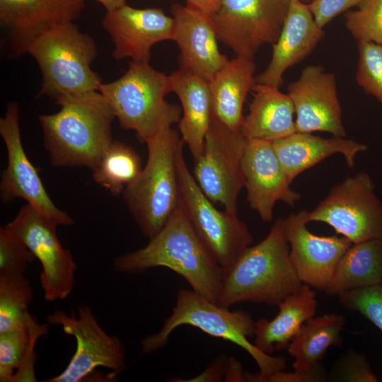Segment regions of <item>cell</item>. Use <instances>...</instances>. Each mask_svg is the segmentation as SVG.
<instances>
[{"instance_id":"5b68a950","label":"cell","mask_w":382,"mask_h":382,"mask_svg":"<svg viewBox=\"0 0 382 382\" xmlns=\"http://www.w3.org/2000/svg\"><path fill=\"white\" fill-rule=\"evenodd\" d=\"M185 325L244 349L257 363L260 375L271 374L285 368L284 357L262 352L248 340L249 337L254 335L255 328L250 313L241 310L230 311L192 289L179 290L172 314L164 321L160 331L141 340L140 355L151 354L166 346L171 333Z\"/></svg>"},{"instance_id":"f546056e","label":"cell","mask_w":382,"mask_h":382,"mask_svg":"<svg viewBox=\"0 0 382 382\" xmlns=\"http://www.w3.org/2000/svg\"><path fill=\"white\" fill-rule=\"evenodd\" d=\"M141 163L132 147L112 141L93 170V180L113 196H118L137 178L142 170Z\"/></svg>"},{"instance_id":"ab89813d","label":"cell","mask_w":382,"mask_h":382,"mask_svg":"<svg viewBox=\"0 0 382 382\" xmlns=\"http://www.w3.org/2000/svg\"><path fill=\"white\" fill-rule=\"evenodd\" d=\"M187 5L192 6L206 15L211 16L216 10L220 0H185Z\"/></svg>"},{"instance_id":"8d00e7d4","label":"cell","mask_w":382,"mask_h":382,"mask_svg":"<svg viewBox=\"0 0 382 382\" xmlns=\"http://www.w3.org/2000/svg\"><path fill=\"white\" fill-rule=\"evenodd\" d=\"M364 0H313L308 4L317 25L323 28L340 13L359 6Z\"/></svg>"},{"instance_id":"5bb4252c","label":"cell","mask_w":382,"mask_h":382,"mask_svg":"<svg viewBox=\"0 0 382 382\" xmlns=\"http://www.w3.org/2000/svg\"><path fill=\"white\" fill-rule=\"evenodd\" d=\"M0 134L5 143L8 158L0 182L2 202L10 203L16 198H22L54 226L74 224V219L57 208L50 199L36 168L25 154L21 141L17 103L7 105L4 117L0 119Z\"/></svg>"},{"instance_id":"9c48e42d","label":"cell","mask_w":382,"mask_h":382,"mask_svg":"<svg viewBox=\"0 0 382 382\" xmlns=\"http://www.w3.org/2000/svg\"><path fill=\"white\" fill-rule=\"evenodd\" d=\"M308 222H323L352 243L382 241V202L370 175L360 172L335 185L311 212Z\"/></svg>"},{"instance_id":"b9f144b4","label":"cell","mask_w":382,"mask_h":382,"mask_svg":"<svg viewBox=\"0 0 382 382\" xmlns=\"http://www.w3.org/2000/svg\"><path fill=\"white\" fill-rule=\"evenodd\" d=\"M301 2L304 3V4H309L311 3L313 0H300Z\"/></svg>"},{"instance_id":"4dcf8cb0","label":"cell","mask_w":382,"mask_h":382,"mask_svg":"<svg viewBox=\"0 0 382 382\" xmlns=\"http://www.w3.org/2000/svg\"><path fill=\"white\" fill-rule=\"evenodd\" d=\"M32 286L22 273L0 272V333L28 328Z\"/></svg>"},{"instance_id":"603a6c76","label":"cell","mask_w":382,"mask_h":382,"mask_svg":"<svg viewBox=\"0 0 382 382\" xmlns=\"http://www.w3.org/2000/svg\"><path fill=\"white\" fill-rule=\"evenodd\" d=\"M169 79L171 92L178 96L182 105L178 122L180 136L196 161L203 152L212 117L209 82L182 68L169 75Z\"/></svg>"},{"instance_id":"277c9868","label":"cell","mask_w":382,"mask_h":382,"mask_svg":"<svg viewBox=\"0 0 382 382\" xmlns=\"http://www.w3.org/2000/svg\"><path fill=\"white\" fill-rule=\"evenodd\" d=\"M145 143L146 166L122 195L140 231L151 238L179 206L178 156L184 142L175 129L168 127Z\"/></svg>"},{"instance_id":"f1b7e54d","label":"cell","mask_w":382,"mask_h":382,"mask_svg":"<svg viewBox=\"0 0 382 382\" xmlns=\"http://www.w3.org/2000/svg\"><path fill=\"white\" fill-rule=\"evenodd\" d=\"M47 328L33 318L28 328L0 333L1 382L37 381L34 348Z\"/></svg>"},{"instance_id":"3957f363","label":"cell","mask_w":382,"mask_h":382,"mask_svg":"<svg viewBox=\"0 0 382 382\" xmlns=\"http://www.w3.org/2000/svg\"><path fill=\"white\" fill-rule=\"evenodd\" d=\"M284 219H279L259 243L245 248L223 270L218 304L229 308L243 301L278 306L300 289L289 256Z\"/></svg>"},{"instance_id":"8992f818","label":"cell","mask_w":382,"mask_h":382,"mask_svg":"<svg viewBox=\"0 0 382 382\" xmlns=\"http://www.w3.org/2000/svg\"><path fill=\"white\" fill-rule=\"evenodd\" d=\"M98 91L121 127L134 131L141 142L178 123L183 115L182 108L165 100L171 92L169 76L155 70L147 62H130L123 76L102 83Z\"/></svg>"},{"instance_id":"f35d334b","label":"cell","mask_w":382,"mask_h":382,"mask_svg":"<svg viewBox=\"0 0 382 382\" xmlns=\"http://www.w3.org/2000/svg\"><path fill=\"white\" fill-rule=\"evenodd\" d=\"M224 381H245V372L241 364L233 357L228 358L224 377Z\"/></svg>"},{"instance_id":"d6986e66","label":"cell","mask_w":382,"mask_h":382,"mask_svg":"<svg viewBox=\"0 0 382 382\" xmlns=\"http://www.w3.org/2000/svg\"><path fill=\"white\" fill-rule=\"evenodd\" d=\"M83 8L82 0H0V21L19 55L41 34L76 20Z\"/></svg>"},{"instance_id":"9a60e30c","label":"cell","mask_w":382,"mask_h":382,"mask_svg":"<svg viewBox=\"0 0 382 382\" xmlns=\"http://www.w3.org/2000/svg\"><path fill=\"white\" fill-rule=\"evenodd\" d=\"M308 212L302 209L284 219L290 260L302 283L324 291L340 259L353 243L338 234L320 236L312 233L306 227Z\"/></svg>"},{"instance_id":"60d3db41","label":"cell","mask_w":382,"mask_h":382,"mask_svg":"<svg viewBox=\"0 0 382 382\" xmlns=\"http://www.w3.org/2000/svg\"><path fill=\"white\" fill-rule=\"evenodd\" d=\"M84 1V0H82ZM103 4L107 11L115 10L125 3V0H96Z\"/></svg>"},{"instance_id":"7402d4cb","label":"cell","mask_w":382,"mask_h":382,"mask_svg":"<svg viewBox=\"0 0 382 382\" xmlns=\"http://www.w3.org/2000/svg\"><path fill=\"white\" fill-rule=\"evenodd\" d=\"M272 144L291 182L304 170L335 154H341L347 166L353 168L357 154L368 149L366 144L345 137L327 139L311 132H294Z\"/></svg>"},{"instance_id":"7c38bea8","label":"cell","mask_w":382,"mask_h":382,"mask_svg":"<svg viewBox=\"0 0 382 382\" xmlns=\"http://www.w3.org/2000/svg\"><path fill=\"white\" fill-rule=\"evenodd\" d=\"M69 316L57 310L47 316L49 324L59 325L63 331L73 336L76 349L66 369L45 382H80L94 373L98 367L120 372L126 364L125 348L115 336L108 335L98 323L88 306L77 307Z\"/></svg>"},{"instance_id":"e0dca14e","label":"cell","mask_w":382,"mask_h":382,"mask_svg":"<svg viewBox=\"0 0 382 382\" xmlns=\"http://www.w3.org/2000/svg\"><path fill=\"white\" fill-rule=\"evenodd\" d=\"M102 25L111 37L115 59L149 62L154 44L172 40L174 20L160 8L139 9L125 4L107 11Z\"/></svg>"},{"instance_id":"44dd1931","label":"cell","mask_w":382,"mask_h":382,"mask_svg":"<svg viewBox=\"0 0 382 382\" xmlns=\"http://www.w3.org/2000/svg\"><path fill=\"white\" fill-rule=\"evenodd\" d=\"M325 32L316 23L308 4L291 0L289 10L267 67L256 76V83L279 88L285 71L302 61L324 37Z\"/></svg>"},{"instance_id":"e575fe53","label":"cell","mask_w":382,"mask_h":382,"mask_svg":"<svg viewBox=\"0 0 382 382\" xmlns=\"http://www.w3.org/2000/svg\"><path fill=\"white\" fill-rule=\"evenodd\" d=\"M32 252L5 227H0V272L24 274L35 260Z\"/></svg>"},{"instance_id":"ac0fdd59","label":"cell","mask_w":382,"mask_h":382,"mask_svg":"<svg viewBox=\"0 0 382 382\" xmlns=\"http://www.w3.org/2000/svg\"><path fill=\"white\" fill-rule=\"evenodd\" d=\"M247 199L264 222L273 219L278 201L293 206L301 195L290 187L289 180L272 141L247 139L243 161Z\"/></svg>"},{"instance_id":"d590c367","label":"cell","mask_w":382,"mask_h":382,"mask_svg":"<svg viewBox=\"0 0 382 382\" xmlns=\"http://www.w3.org/2000/svg\"><path fill=\"white\" fill-rule=\"evenodd\" d=\"M335 378L340 381L375 382L376 377L371 371L366 358L361 354L349 352L337 364Z\"/></svg>"},{"instance_id":"30bf717a","label":"cell","mask_w":382,"mask_h":382,"mask_svg":"<svg viewBox=\"0 0 382 382\" xmlns=\"http://www.w3.org/2000/svg\"><path fill=\"white\" fill-rule=\"evenodd\" d=\"M291 0H220L210 16L218 40L236 56L253 59L277 40Z\"/></svg>"},{"instance_id":"83f0119b","label":"cell","mask_w":382,"mask_h":382,"mask_svg":"<svg viewBox=\"0 0 382 382\" xmlns=\"http://www.w3.org/2000/svg\"><path fill=\"white\" fill-rule=\"evenodd\" d=\"M382 283V241L353 243L340 259L324 291L329 296Z\"/></svg>"},{"instance_id":"4fadbf2b","label":"cell","mask_w":382,"mask_h":382,"mask_svg":"<svg viewBox=\"0 0 382 382\" xmlns=\"http://www.w3.org/2000/svg\"><path fill=\"white\" fill-rule=\"evenodd\" d=\"M5 228L40 261L45 299L52 302L66 299L75 284L77 265L71 252L58 239L57 227L26 204Z\"/></svg>"},{"instance_id":"cb8c5ba5","label":"cell","mask_w":382,"mask_h":382,"mask_svg":"<svg viewBox=\"0 0 382 382\" xmlns=\"http://www.w3.org/2000/svg\"><path fill=\"white\" fill-rule=\"evenodd\" d=\"M253 59H228L209 82L212 116L229 129L240 131L246 97L256 84Z\"/></svg>"},{"instance_id":"ffe728a7","label":"cell","mask_w":382,"mask_h":382,"mask_svg":"<svg viewBox=\"0 0 382 382\" xmlns=\"http://www.w3.org/2000/svg\"><path fill=\"white\" fill-rule=\"evenodd\" d=\"M173 39L180 50V68L209 82L228 58L221 54L210 16L188 5L171 6Z\"/></svg>"},{"instance_id":"d6a6232c","label":"cell","mask_w":382,"mask_h":382,"mask_svg":"<svg viewBox=\"0 0 382 382\" xmlns=\"http://www.w3.org/2000/svg\"><path fill=\"white\" fill-rule=\"evenodd\" d=\"M359 62L356 73L358 85L374 96L382 106V46L357 42Z\"/></svg>"},{"instance_id":"836d02e7","label":"cell","mask_w":382,"mask_h":382,"mask_svg":"<svg viewBox=\"0 0 382 382\" xmlns=\"http://www.w3.org/2000/svg\"><path fill=\"white\" fill-rule=\"evenodd\" d=\"M347 310L359 313L382 331V283L338 296Z\"/></svg>"},{"instance_id":"2e32d148","label":"cell","mask_w":382,"mask_h":382,"mask_svg":"<svg viewBox=\"0 0 382 382\" xmlns=\"http://www.w3.org/2000/svg\"><path fill=\"white\" fill-rule=\"evenodd\" d=\"M287 91L294 106L296 132H325L345 137L334 74L320 66H308L289 84Z\"/></svg>"},{"instance_id":"1f68e13d","label":"cell","mask_w":382,"mask_h":382,"mask_svg":"<svg viewBox=\"0 0 382 382\" xmlns=\"http://www.w3.org/2000/svg\"><path fill=\"white\" fill-rule=\"evenodd\" d=\"M345 26L357 42L382 46V0H364L356 11L345 14Z\"/></svg>"},{"instance_id":"52a82bcc","label":"cell","mask_w":382,"mask_h":382,"mask_svg":"<svg viewBox=\"0 0 382 382\" xmlns=\"http://www.w3.org/2000/svg\"><path fill=\"white\" fill-rule=\"evenodd\" d=\"M42 75L39 96L62 97L98 91L101 79L91 69L97 55L93 39L73 22L53 27L26 47Z\"/></svg>"},{"instance_id":"74e56055","label":"cell","mask_w":382,"mask_h":382,"mask_svg":"<svg viewBox=\"0 0 382 382\" xmlns=\"http://www.w3.org/2000/svg\"><path fill=\"white\" fill-rule=\"evenodd\" d=\"M228 358L226 356L216 357L202 373L190 380H173V381H222L224 377Z\"/></svg>"},{"instance_id":"d4e9b609","label":"cell","mask_w":382,"mask_h":382,"mask_svg":"<svg viewBox=\"0 0 382 382\" xmlns=\"http://www.w3.org/2000/svg\"><path fill=\"white\" fill-rule=\"evenodd\" d=\"M249 113L241 132L247 138L273 141L296 132L294 106L288 93L273 86L256 83Z\"/></svg>"},{"instance_id":"4316f807","label":"cell","mask_w":382,"mask_h":382,"mask_svg":"<svg viewBox=\"0 0 382 382\" xmlns=\"http://www.w3.org/2000/svg\"><path fill=\"white\" fill-rule=\"evenodd\" d=\"M277 306L279 313L272 320L262 318L255 322L254 345L267 354L274 349L287 348L301 326L314 317L316 291L303 284L299 291L286 296Z\"/></svg>"},{"instance_id":"ba28073f","label":"cell","mask_w":382,"mask_h":382,"mask_svg":"<svg viewBox=\"0 0 382 382\" xmlns=\"http://www.w3.org/2000/svg\"><path fill=\"white\" fill-rule=\"evenodd\" d=\"M179 204L197 235L222 270L228 268L253 241L237 213L220 211L204 195L186 164L183 149L178 156Z\"/></svg>"},{"instance_id":"6da1fadb","label":"cell","mask_w":382,"mask_h":382,"mask_svg":"<svg viewBox=\"0 0 382 382\" xmlns=\"http://www.w3.org/2000/svg\"><path fill=\"white\" fill-rule=\"evenodd\" d=\"M60 110L41 115L44 146L53 166L93 170L112 142L114 112L98 91L61 98Z\"/></svg>"},{"instance_id":"7a4b0ae2","label":"cell","mask_w":382,"mask_h":382,"mask_svg":"<svg viewBox=\"0 0 382 382\" xmlns=\"http://www.w3.org/2000/svg\"><path fill=\"white\" fill-rule=\"evenodd\" d=\"M158 267L173 270L208 300L218 303L223 270L201 241L181 207L143 248L117 257L116 272L140 274Z\"/></svg>"},{"instance_id":"8fae6325","label":"cell","mask_w":382,"mask_h":382,"mask_svg":"<svg viewBox=\"0 0 382 382\" xmlns=\"http://www.w3.org/2000/svg\"><path fill=\"white\" fill-rule=\"evenodd\" d=\"M247 138L212 116L204 149L195 161L194 178L204 195L224 210L237 213L239 192L245 187L242 161Z\"/></svg>"},{"instance_id":"484cf974","label":"cell","mask_w":382,"mask_h":382,"mask_svg":"<svg viewBox=\"0 0 382 382\" xmlns=\"http://www.w3.org/2000/svg\"><path fill=\"white\" fill-rule=\"evenodd\" d=\"M346 323L344 316L325 314L308 319L291 340L287 349L294 358V371L311 377L314 381L325 378L320 361L331 346H340V332Z\"/></svg>"}]
</instances>
